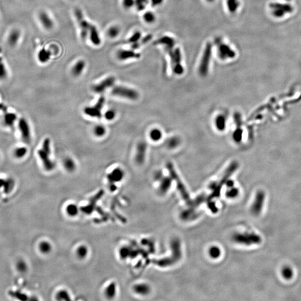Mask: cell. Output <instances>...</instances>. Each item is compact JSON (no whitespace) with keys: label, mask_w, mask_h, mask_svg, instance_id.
<instances>
[{"label":"cell","mask_w":301,"mask_h":301,"mask_svg":"<svg viewBox=\"0 0 301 301\" xmlns=\"http://www.w3.org/2000/svg\"><path fill=\"white\" fill-rule=\"evenodd\" d=\"M213 48L216 56L221 61L233 60L237 56V51L233 46L220 39L216 41Z\"/></svg>","instance_id":"6da1fadb"},{"label":"cell","mask_w":301,"mask_h":301,"mask_svg":"<svg viewBox=\"0 0 301 301\" xmlns=\"http://www.w3.org/2000/svg\"><path fill=\"white\" fill-rule=\"evenodd\" d=\"M37 153L45 170L51 171L55 169V164L50 158L51 145L49 138H46L45 139L43 147L38 151Z\"/></svg>","instance_id":"7a4b0ae2"},{"label":"cell","mask_w":301,"mask_h":301,"mask_svg":"<svg viewBox=\"0 0 301 301\" xmlns=\"http://www.w3.org/2000/svg\"><path fill=\"white\" fill-rule=\"evenodd\" d=\"M213 51L214 48L211 43H208L206 45L203 50L201 54L199 69L200 74L202 76L206 75L208 72L209 66L214 52Z\"/></svg>","instance_id":"3957f363"},{"label":"cell","mask_w":301,"mask_h":301,"mask_svg":"<svg viewBox=\"0 0 301 301\" xmlns=\"http://www.w3.org/2000/svg\"><path fill=\"white\" fill-rule=\"evenodd\" d=\"M233 238L235 242L241 245L258 244L261 241V237L255 233H237L233 236Z\"/></svg>","instance_id":"277c9868"},{"label":"cell","mask_w":301,"mask_h":301,"mask_svg":"<svg viewBox=\"0 0 301 301\" xmlns=\"http://www.w3.org/2000/svg\"><path fill=\"white\" fill-rule=\"evenodd\" d=\"M171 60V67L173 72L176 75H181L184 72V66L182 64V52L179 48L173 49L168 52Z\"/></svg>","instance_id":"5b68a950"},{"label":"cell","mask_w":301,"mask_h":301,"mask_svg":"<svg viewBox=\"0 0 301 301\" xmlns=\"http://www.w3.org/2000/svg\"><path fill=\"white\" fill-rule=\"evenodd\" d=\"M111 93L113 96L128 100H137L139 97V94L135 89L123 85L113 87Z\"/></svg>","instance_id":"8992f818"},{"label":"cell","mask_w":301,"mask_h":301,"mask_svg":"<svg viewBox=\"0 0 301 301\" xmlns=\"http://www.w3.org/2000/svg\"><path fill=\"white\" fill-rule=\"evenodd\" d=\"M167 168L169 170V173L170 174L171 177L173 178L174 180L176 181V183L177 187L179 190V192L180 193L181 195L184 199V200L186 202V203L190 205L191 203V200L190 199V197L189 195V193L187 191L186 189L185 188V186L184 184L182 183V181L180 179V178L178 176L176 171H175V169L173 168V164L170 162L167 163Z\"/></svg>","instance_id":"52a82bcc"},{"label":"cell","mask_w":301,"mask_h":301,"mask_svg":"<svg viewBox=\"0 0 301 301\" xmlns=\"http://www.w3.org/2000/svg\"><path fill=\"white\" fill-rule=\"evenodd\" d=\"M238 167V164L236 162H233L228 167V169L225 171L224 176L221 178L219 183L216 185L215 186L213 193L211 194L210 196L209 197V200H211L213 198H215L220 196L221 190L223 185L225 184L226 181L228 180L230 176L234 173V171L237 170Z\"/></svg>","instance_id":"ba28073f"},{"label":"cell","mask_w":301,"mask_h":301,"mask_svg":"<svg viewBox=\"0 0 301 301\" xmlns=\"http://www.w3.org/2000/svg\"><path fill=\"white\" fill-rule=\"evenodd\" d=\"M74 12L77 23L80 28V36L83 40H85L88 36L89 31L92 24L85 19L83 12L79 8H75Z\"/></svg>","instance_id":"9c48e42d"},{"label":"cell","mask_w":301,"mask_h":301,"mask_svg":"<svg viewBox=\"0 0 301 301\" xmlns=\"http://www.w3.org/2000/svg\"><path fill=\"white\" fill-rule=\"evenodd\" d=\"M105 102V96H100L94 105L87 107L84 109L85 114L91 118L100 119L102 116V111L104 107Z\"/></svg>","instance_id":"30bf717a"},{"label":"cell","mask_w":301,"mask_h":301,"mask_svg":"<svg viewBox=\"0 0 301 301\" xmlns=\"http://www.w3.org/2000/svg\"><path fill=\"white\" fill-rule=\"evenodd\" d=\"M116 81V78L114 76H110L105 78L102 80L99 83L94 85L92 87V89L94 92L98 94H101L105 92V91L114 86Z\"/></svg>","instance_id":"8fae6325"},{"label":"cell","mask_w":301,"mask_h":301,"mask_svg":"<svg viewBox=\"0 0 301 301\" xmlns=\"http://www.w3.org/2000/svg\"><path fill=\"white\" fill-rule=\"evenodd\" d=\"M265 200V193L262 191H259L257 193L255 197V200L253 202L251 208V211L255 215H258L261 214L264 205Z\"/></svg>","instance_id":"7c38bea8"},{"label":"cell","mask_w":301,"mask_h":301,"mask_svg":"<svg viewBox=\"0 0 301 301\" xmlns=\"http://www.w3.org/2000/svg\"><path fill=\"white\" fill-rule=\"evenodd\" d=\"M147 152V144L145 142H140L137 145L136 151L134 157L135 162L138 165L143 164L146 160Z\"/></svg>","instance_id":"4fadbf2b"},{"label":"cell","mask_w":301,"mask_h":301,"mask_svg":"<svg viewBox=\"0 0 301 301\" xmlns=\"http://www.w3.org/2000/svg\"><path fill=\"white\" fill-rule=\"evenodd\" d=\"M156 44L160 45L161 46H163V48L165 49L166 52H167V53L176 48L175 39L173 37L167 35L162 36L159 38L156 41Z\"/></svg>","instance_id":"5bb4252c"},{"label":"cell","mask_w":301,"mask_h":301,"mask_svg":"<svg viewBox=\"0 0 301 301\" xmlns=\"http://www.w3.org/2000/svg\"><path fill=\"white\" fill-rule=\"evenodd\" d=\"M117 57L120 61H126L130 59H137L140 58V53L136 52L134 50L120 49L117 52Z\"/></svg>","instance_id":"9a60e30c"},{"label":"cell","mask_w":301,"mask_h":301,"mask_svg":"<svg viewBox=\"0 0 301 301\" xmlns=\"http://www.w3.org/2000/svg\"><path fill=\"white\" fill-rule=\"evenodd\" d=\"M125 172L120 167L113 169L107 176L109 184H115L120 182L125 177Z\"/></svg>","instance_id":"2e32d148"},{"label":"cell","mask_w":301,"mask_h":301,"mask_svg":"<svg viewBox=\"0 0 301 301\" xmlns=\"http://www.w3.org/2000/svg\"><path fill=\"white\" fill-rule=\"evenodd\" d=\"M19 127L23 140L25 142L28 143L31 140V133L30 127L27 121L24 118L20 119Z\"/></svg>","instance_id":"e0dca14e"},{"label":"cell","mask_w":301,"mask_h":301,"mask_svg":"<svg viewBox=\"0 0 301 301\" xmlns=\"http://www.w3.org/2000/svg\"><path fill=\"white\" fill-rule=\"evenodd\" d=\"M241 0H225V7L231 15H236L241 7Z\"/></svg>","instance_id":"ac0fdd59"},{"label":"cell","mask_w":301,"mask_h":301,"mask_svg":"<svg viewBox=\"0 0 301 301\" xmlns=\"http://www.w3.org/2000/svg\"><path fill=\"white\" fill-rule=\"evenodd\" d=\"M132 289L134 293L140 296H147L151 292V290L149 284L143 282L135 284L133 286Z\"/></svg>","instance_id":"d6986e66"},{"label":"cell","mask_w":301,"mask_h":301,"mask_svg":"<svg viewBox=\"0 0 301 301\" xmlns=\"http://www.w3.org/2000/svg\"><path fill=\"white\" fill-rule=\"evenodd\" d=\"M286 6L278 3H272L269 5V11L272 16L275 17H281L286 13Z\"/></svg>","instance_id":"ffe728a7"},{"label":"cell","mask_w":301,"mask_h":301,"mask_svg":"<svg viewBox=\"0 0 301 301\" xmlns=\"http://www.w3.org/2000/svg\"><path fill=\"white\" fill-rule=\"evenodd\" d=\"M88 35L89 39L94 45L98 46L101 44L100 35L95 25L93 24L91 25L89 31Z\"/></svg>","instance_id":"44dd1931"},{"label":"cell","mask_w":301,"mask_h":301,"mask_svg":"<svg viewBox=\"0 0 301 301\" xmlns=\"http://www.w3.org/2000/svg\"><path fill=\"white\" fill-rule=\"evenodd\" d=\"M39 19L41 24L44 28L47 30H50L54 26V22L51 17L46 12H40L39 15Z\"/></svg>","instance_id":"7402d4cb"},{"label":"cell","mask_w":301,"mask_h":301,"mask_svg":"<svg viewBox=\"0 0 301 301\" xmlns=\"http://www.w3.org/2000/svg\"><path fill=\"white\" fill-rule=\"evenodd\" d=\"M86 66V63L84 60H79L76 61L72 66V73L74 76H79L84 72Z\"/></svg>","instance_id":"603a6c76"},{"label":"cell","mask_w":301,"mask_h":301,"mask_svg":"<svg viewBox=\"0 0 301 301\" xmlns=\"http://www.w3.org/2000/svg\"><path fill=\"white\" fill-rule=\"evenodd\" d=\"M160 184L159 186V191L161 193L164 194L167 193L171 187L172 184V179L169 177H162L160 180Z\"/></svg>","instance_id":"cb8c5ba5"},{"label":"cell","mask_w":301,"mask_h":301,"mask_svg":"<svg viewBox=\"0 0 301 301\" xmlns=\"http://www.w3.org/2000/svg\"><path fill=\"white\" fill-rule=\"evenodd\" d=\"M117 285L114 282L111 283L105 289V296L109 300H112L116 296Z\"/></svg>","instance_id":"d4e9b609"},{"label":"cell","mask_w":301,"mask_h":301,"mask_svg":"<svg viewBox=\"0 0 301 301\" xmlns=\"http://www.w3.org/2000/svg\"><path fill=\"white\" fill-rule=\"evenodd\" d=\"M51 55L52 52L50 50H46L45 49H42L38 52L37 58L40 63L44 64L48 62L51 58Z\"/></svg>","instance_id":"484cf974"},{"label":"cell","mask_w":301,"mask_h":301,"mask_svg":"<svg viewBox=\"0 0 301 301\" xmlns=\"http://www.w3.org/2000/svg\"><path fill=\"white\" fill-rule=\"evenodd\" d=\"M76 256L80 260H83L88 257L89 254V248L87 245H80L76 249Z\"/></svg>","instance_id":"4316f807"},{"label":"cell","mask_w":301,"mask_h":301,"mask_svg":"<svg viewBox=\"0 0 301 301\" xmlns=\"http://www.w3.org/2000/svg\"><path fill=\"white\" fill-rule=\"evenodd\" d=\"M20 32L18 30H13L10 33V35L8 37V44L11 46H15L18 43L20 39Z\"/></svg>","instance_id":"83f0119b"},{"label":"cell","mask_w":301,"mask_h":301,"mask_svg":"<svg viewBox=\"0 0 301 301\" xmlns=\"http://www.w3.org/2000/svg\"><path fill=\"white\" fill-rule=\"evenodd\" d=\"M65 213L69 217H76L79 213V207L74 203L69 204L65 208Z\"/></svg>","instance_id":"f1b7e54d"},{"label":"cell","mask_w":301,"mask_h":301,"mask_svg":"<svg viewBox=\"0 0 301 301\" xmlns=\"http://www.w3.org/2000/svg\"><path fill=\"white\" fill-rule=\"evenodd\" d=\"M4 123L6 126L9 127H12L14 125L15 122L16 120V114L12 113L4 112Z\"/></svg>","instance_id":"f546056e"},{"label":"cell","mask_w":301,"mask_h":301,"mask_svg":"<svg viewBox=\"0 0 301 301\" xmlns=\"http://www.w3.org/2000/svg\"><path fill=\"white\" fill-rule=\"evenodd\" d=\"M63 165L65 169L69 173L74 172L76 169V164L71 157L65 158L63 161Z\"/></svg>","instance_id":"4dcf8cb0"},{"label":"cell","mask_w":301,"mask_h":301,"mask_svg":"<svg viewBox=\"0 0 301 301\" xmlns=\"http://www.w3.org/2000/svg\"><path fill=\"white\" fill-rule=\"evenodd\" d=\"M52 245L47 241H41L39 246L38 249L41 253L43 254H48L52 250Z\"/></svg>","instance_id":"1f68e13d"},{"label":"cell","mask_w":301,"mask_h":301,"mask_svg":"<svg viewBox=\"0 0 301 301\" xmlns=\"http://www.w3.org/2000/svg\"><path fill=\"white\" fill-rule=\"evenodd\" d=\"M58 301H70L72 300L68 291L65 289H61L55 295Z\"/></svg>","instance_id":"d6a6232c"},{"label":"cell","mask_w":301,"mask_h":301,"mask_svg":"<svg viewBox=\"0 0 301 301\" xmlns=\"http://www.w3.org/2000/svg\"><path fill=\"white\" fill-rule=\"evenodd\" d=\"M93 132L96 136L100 138L105 136L107 133V129L103 125H96L94 128Z\"/></svg>","instance_id":"836d02e7"},{"label":"cell","mask_w":301,"mask_h":301,"mask_svg":"<svg viewBox=\"0 0 301 301\" xmlns=\"http://www.w3.org/2000/svg\"><path fill=\"white\" fill-rule=\"evenodd\" d=\"M143 19L145 22L149 24H153L156 21V16L152 11H147L145 12L143 16Z\"/></svg>","instance_id":"e575fe53"},{"label":"cell","mask_w":301,"mask_h":301,"mask_svg":"<svg viewBox=\"0 0 301 301\" xmlns=\"http://www.w3.org/2000/svg\"><path fill=\"white\" fill-rule=\"evenodd\" d=\"M149 138L151 140L157 142L160 140L162 137V133L160 129L155 128L152 129L149 132Z\"/></svg>","instance_id":"d590c367"},{"label":"cell","mask_w":301,"mask_h":301,"mask_svg":"<svg viewBox=\"0 0 301 301\" xmlns=\"http://www.w3.org/2000/svg\"><path fill=\"white\" fill-rule=\"evenodd\" d=\"M120 28L116 25H114L111 26L108 30L107 34L109 37L111 38H116L120 35Z\"/></svg>","instance_id":"8d00e7d4"},{"label":"cell","mask_w":301,"mask_h":301,"mask_svg":"<svg viewBox=\"0 0 301 301\" xmlns=\"http://www.w3.org/2000/svg\"><path fill=\"white\" fill-rule=\"evenodd\" d=\"M149 0H135V4L137 11H142L146 8L149 4Z\"/></svg>","instance_id":"74e56055"},{"label":"cell","mask_w":301,"mask_h":301,"mask_svg":"<svg viewBox=\"0 0 301 301\" xmlns=\"http://www.w3.org/2000/svg\"><path fill=\"white\" fill-rule=\"evenodd\" d=\"M209 255L213 259H217L220 256L221 250L217 246H211L209 250Z\"/></svg>","instance_id":"f35d334b"},{"label":"cell","mask_w":301,"mask_h":301,"mask_svg":"<svg viewBox=\"0 0 301 301\" xmlns=\"http://www.w3.org/2000/svg\"><path fill=\"white\" fill-rule=\"evenodd\" d=\"M141 38H142V33L139 31H137L134 32L133 34L129 38L128 40L127 41V43L128 44H132L140 41Z\"/></svg>","instance_id":"ab89813d"},{"label":"cell","mask_w":301,"mask_h":301,"mask_svg":"<svg viewBox=\"0 0 301 301\" xmlns=\"http://www.w3.org/2000/svg\"><path fill=\"white\" fill-rule=\"evenodd\" d=\"M225 125H226V120L224 117L219 116L217 117L216 120L217 128L220 131H223L225 129Z\"/></svg>","instance_id":"60d3db41"},{"label":"cell","mask_w":301,"mask_h":301,"mask_svg":"<svg viewBox=\"0 0 301 301\" xmlns=\"http://www.w3.org/2000/svg\"><path fill=\"white\" fill-rule=\"evenodd\" d=\"M27 149L24 147H19L15 150L14 155L17 158H21L26 155L27 153Z\"/></svg>","instance_id":"b9f144b4"},{"label":"cell","mask_w":301,"mask_h":301,"mask_svg":"<svg viewBox=\"0 0 301 301\" xmlns=\"http://www.w3.org/2000/svg\"><path fill=\"white\" fill-rule=\"evenodd\" d=\"M282 274L285 278L289 279L293 276V270L289 267H285L282 269Z\"/></svg>","instance_id":"7bdbcfd3"},{"label":"cell","mask_w":301,"mask_h":301,"mask_svg":"<svg viewBox=\"0 0 301 301\" xmlns=\"http://www.w3.org/2000/svg\"><path fill=\"white\" fill-rule=\"evenodd\" d=\"M104 116L106 120L111 121L115 119L116 117V112L113 109H109L105 112Z\"/></svg>","instance_id":"ee69618b"},{"label":"cell","mask_w":301,"mask_h":301,"mask_svg":"<svg viewBox=\"0 0 301 301\" xmlns=\"http://www.w3.org/2000/svg\"><path fill=\"white\" fill-rule=\"evenodd\" d=\"M239 195V190L237 188L234 187V186L232 187H230V189L228 190V191H226V196L230 199H234Z\"/></svg>","instance_id":"f6af8a7d"},{"label":"cell","mask_w":301,"mask_h":301,"mask_svg":"<svg viewBox=\"0 0 301 301\" xmlns=\"http://www.w3.org/2000/svg\"><path fill=\"white\" fill-rule=\"evenodd\" d=\"M179 143V139L176 137H173L169 139L167 142V145L169 148H175L178 146Z\"/></svg>","instance_id":"bcb514c9"},{"label":"cell","mask_w":301,"mask_h":301,"mask_svg":"<svg viewBox=\"0 0 301 301\" xmlns=\"http://www.w3.org/2000/svg\"><path fill=\"white\" fill-rule=\"evenodd\" d=\"M7 76V70L4 65L2 63L0 58V80H3Z\"/></svg>","instance_id":"7dc6e473"},{"label":"cell","mask_w":301,"mask_h":301,"mask_svg":"<svg viewBox=\"0 0 301 301\" xmlns=\"http://www.w3.org/2000/svg\"><path fill=\"white\" fill-rule=\"evenodd\" d=\"M135 0H122V6L125 9H130L134 6Z\"/></svg>","instance_id":"c3c4849f"},{"label":"cell","mask_w":301,"mask_h":301,"mask_svg":"<svg viewBox=\"0 0 301 301\" xmlns=\"http://www.w3.org/2000/svg\"><path fill=\"white\" fill-rule=\"evenodd\" d=\"M242 133H243L242 130L241 128H239L236 130L235 131L234 133V135H233L234 139L237 142H240L241 140V138H242Z\"/></svg>","instance_id":"681fc988"},{"label":"cell","mask_w":301,"mask_h":301,"mask_svg":"<svg viewBox=\"0 0 301 301\" xmlns=\"http://www.w3.org/2000/svg\"><path fill=\"white\" fill-rule=\"evenodd\" d=\"M152 36L151 35L149 34V35L145 36V37H143V38H141V39L140 41V45L142 46V45H143L147 44L152 39Z\"/></svg>","instance_id":"f907efd6"},{"label":"cell","mask_w":301,"mask_h":301,"mask_svg":"<svg viewBox=\"0 0 301 301\" xmlns=\"http://www.w3.org/2000/svg\"><path fill=\"white\" fill-rule=\"evenodd\" d=\"M208 207H209V209H210V210L211 211V212H212V213H217V206L215 205V202H213V201L211 200H209V202H208Z\"/></svg>","instance_id":"816d5d0a"},{"label":"cell","mask_w":301,"mask_h":301,"mask_svg":"<svg viewBox=\"0 0 301 301\" xmlns=\"http://www.w3.org/2000/svg\"><path fill=\"white\" fill-rule=\"evenodd\" d=\"M149 1L153 7H158L163 4L165 0H149Z\"/></svg>","instance_id":"f5cc1de1"},{"label":"cell","mask_w":301,"mask_h":301,"mask_svg":"<svg viewBox=\"0 0 301 301\" xmlns=\"http://www.w3.org/2000/svg\"><path fill=\"white\" fill-rule=\"evenodd\" d=\"M17 269L21 272H24L25 271H26V265L23 261L19 262L17 264Z\"/></svg>","instance_id":"db71d44e"},{"label":"cell","mask_w":301,"mask_h":301,"mask_svg":"<svg viewBox=\"0 0 301 301\" xmlns=\"http://www.w3.org/2000/svg\"><path fill=\"white\" fill-rule=\"evenodd\" d=\"M155 178L156 180H160L162 178V173L160 172H157L155 175Z\"/></svg>","instance_id":"11a10c76"},{"label":"cell","mask_w":301,"mask_h":301,"mask_svg":"<svg viewBox=\"0 0 301 301\" xmlns=\"http://www.w3.org/2000/svg\"><path fill=\"white\" fill-rule=\"evenodd\" d=\"M225 184H226L227 187H229V188L232 187L234 186V182H233V181L228 180Z\"/></svg>","instance_id":"9f6ffc18"},{"label":"cell","mask_w":301,"mask_h":301,"mask_svg":"<svg viewBox=\"0 0 301 301\" xmlns=\"http://www.w3.org/2000/svg\"><path fill=\"white\" fill-rule=\"evenodd\" d=\"M0 110L3 111L4 112H7V107L2 104H0Z\"/></svg>","instance_id":"6f0895ef"},{"label":"cell","mask_w":301,"mask_h":301,"mask_svg":"<svg viewBox=\"0 0 301 301\" xmlns=\"http://www.w3.org/2000/svg\"><path fill=\"white\" fill-rule=\"evenodd\" d=\"M205 1L206 3L207 4H214L216 0H204Z\"/></svg>","instance_id":"680465c9"}]
</instances>
